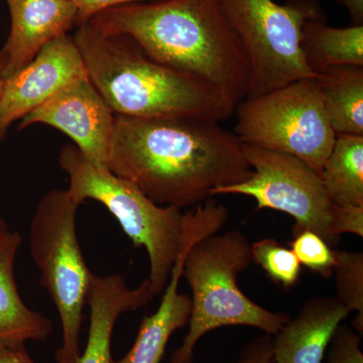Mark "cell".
<instances>
[{"label":"cell","mask_w":363,"mask_h":363,"mask_svg":"<svg viewBox=\"0 0 363 363\" xmlns=\"http://www.w3.org/2000/svg\"><path fill=\"white\" fill-rule=\"evenodd\" d=\"M108 169L160 206L179 209L252 175L235 133L218 121L186 116L116 114Z\"/></svg>","instance_id":"1"},{"label":"cell","mask_w":363,"mask_h":363,"mask_svg":"<svg viewBox=\"0 0 363 363\" xmlns=\"http://www.w3.org/2000/svg\"><path fill=\"white\" fill-rule=\"evenodd\" d=\"M87 23L123 35L162 65L201 79L234 108L247 98L250 62L220 0H154L112 7Z\"/></svg>","instance_id":"2"},{"label":"cell","mask_w":363,"mask_h":363,"mask_svg":"<svg viewBox=\"0 0 363 363\" xmlns=\"http://www.w3.org/2000/svg\"><path fill=\"white\" fill-rule=\"evenodd\" d=\"M73 38L88 77L116 116L220 123L233 114L235 108L211 85L155 61L126 35L99 32L85 23Z\"/></svg>","instance_id":"3"},{"label":"cell","mask_w":363,"mask_h":363,"mask_svg":"<svg viewBox=\"0 0 363 363\" xmlns=\"http://www.w3.org/2000/svg\"><path fill=\"white\" fill-rule=\"evenodd\" d=\"M219 233L195 242L184 260L192 313L188 333L172 353L171 363L194 362L200 339L221 327H253L274 336L291 319L288 313L269 311L243 294L238 277L252 262V243L238 229Z\"/></svg>","instance_id":"4"},{"label":"cell","mask_w":363,"mask_h":363,"mask_svg":"<svg viewBox=\"0 0 363 363\" xmlns=\"http://www.w3.org/2000/svg\"><path fill=\"white\" fill-rule=\"evenodd\" d=\"M59 164L69 177L67 190L74 202L101 203L133 245L145 248L150 262L147 279L155 297L161 295L183 250L185 213L179 208L156 204L135 184L93 164L75 145L62 147Z\"/></svg>","instance_id":"5"},{"label":"cell","mask_w":363,"mask_h":363,"mask_svg":"<svg viewBox=\"0 0 363 363\" xmlns=\"http://www.w3.org/2000/svg\"><path fill=\"white\" fill-rule=\"evenodd\" d=\"M79 206L68 190L54 189L43 196L30 222V253L61 319L58 363H77L80 357L79 336L92 276L79 245Z\"/></svg>","instance_id":"6"},{"label":"cell","mask_w":363,"mask_h":363,"mask_svg":"<svg viewBox=\"0 0 363 363\" xmlns=\"http://www.w3.org/2000/svg\"><path fill=\"white\" fill-rule=\"evenodd\" d=\"M250 62L247 98L262 96L303 79L316 78L301 50L307 21H323L316 0H220Z\"/></svg>","instance_id":"7"},{"label":"cell","mask_w":363,"mask_h":363,"mask_svg":"<svg viewBox=\"0 0 363 363\" xmlns=\"http://www.w3.org/2000/svg\"><path fill=\"white\" fill-rule=\"evenodd\" d=\"M235 135L245 145L292 155L322 175L335 143L316 78L303 79L236 105Z\"/></svg>","instance_id":"8"},{"label":"cell","mask_w":363,"mask_h":363,"mask_svg":"<svg viewBox=\"0 0 363 363\" xmlns=\"http://www.w3.org/2000/svg\"><path fill=\"white\" fill-rule=\"evenodd\" d=\"M243 155L252 169L247 180L215 189V195H245L257 201V210L272 209L295 220L294 235L310 230L328 245H338L333 233L335 204L325 190L321 176L303 160L292 155L242 143Z\"/></svg>","instance_id":"9"},{"label":"cell","mask_w":363,"mask_h":363,"mask_svg":"<svg viewBox=\"0 0 363 363\" xmlns=\"http://www.w3.org/2000/svg\"><path fill=\"white\" fill-rule=\"evenodd\" d=\"M185 220L183 250L162 292L161 304L154 314L143 318L133 347L116 363H161L169 338L190 321L192 298L187 294L179 292L184 260L195 242L219 233L226 223L227 217L222 208L214 203L205 202L185 213Z\"/></svg>","instance_id":"10"},{"label":"cell","mask_w":363,"mask_h":363,"mask_svg":"<svg viewBox=\"0 0 363 363\" xmlns=\"http://www.w3.org/2000/svg\"><path fill=\"white\" fill-rule=\"evenodd\" d=\"M116 114L89 77L66 86L21 119L18 130L33 124L52 126L96 166L108 169Z\"/></svg>","instance_id":"11"},{"label":"cell","mask_w":363,"mask_h":363,"mask_svg":"<svg viewBox=\"0 0 363 363\" xmlns=\"http://www.w3.org/2000/svg\"><path fill=\"white\" fill-rule=\"evenodd\" d=\"M84 60L73 37L61 35L43 48L18 73L4 80L0 94V140L9 128L60 90L87 78Z\"/></svg>","instance_id":"12"},{"label":"cell","mask_w":363,"mask_h":363,"mask_svg":"<svg viewBox=\"0 0 363 363\" xmlns=\"http://www.w3.org/2000/svg\"><path fill=\"white\" fill-rule=\"evenodd\" d=\"M11 30L2 48L6 66L0 78L18 73L51 40L76 26L77 9L72 0H6Z\"/></svg>","instance_id":"13"},{"label":"cell","mask_w":363,"mask_h":363,"mask_svg":"<svg viewBox=\"0 0 363 363\" xmlns=\"http://www.w3.org/2000/svg\"><path fill=\"white\" fill-rule=\"evenodd\" d=\"M155 298L149 279L130 289L121 274H92L87 294L90 324L84 352L77 363H116L111 355V339L118 318L142 309Z\"/></svg>","instance_id":"14"},{"label":"cell","mask_w":363,"mask_h":363,"mask_svg":"<svg viewBox=\"0 0 363 363\" xmlns=\"http://www.w3.org/2000/svg\"><path fill=\"white\" fill-rule=\"evenodd\" d=\"M350 314L336 297H312L274 336V363H323L339 325Z\"/></svg>","instance_id":"15"},{"label":"cell","mask_w":363,"mask_h":363,"mask_svg":"<svg viewBox=\"0 0 363 363\" xmlns=\"http://www.w3.org/2000/svg\"><path fill=\"white\" fill-rule=\"evenodd\" d=\"M23 238L16 231L0 235V345H26L45 341L54 330L52 322L30 309L21 300L14 279V262Z\"/></svg>","instance_id":"16"},{"label":"cell","mask_w":363,"mask_h":363,"mask_svg":"<svg viewBox=\"0 0 363 363\" xmlns=\"http://www.w3.org/2000/svg\"><path fill=\"white\" fill-rule=\"evenodd\" d=\"M317 81L334 133L363 135V67H333L317 74Z\"/></svg>","instance_id":"17"},{"label":"cell","mask_w":363,"mask_h":363,"mask_svg":"<svg viewBox=\"0 0 363 363\" xmlns=\"http://www.w3.org/2000/svg\"><path fill=\"white\" fill-rule=\"evenodd\" d=\"M301 50L316 75L333 67H363V25L332 28L323 21H307L301 35Z\"/></svg>","instance_id":"18"},{"label":"cell","mask_w":363,"mask_h":363,"mask_svg":"<svg viewBox=\"0 0 363 363\" xmlns=\"http://www.w3.org/2000/svg\"><path fill=\"white\" fill-rule=\"evenodd\" d=\"M321 179L333 204L363 207V135H336Z\"/></svg>","instance_id":"19"},{"label":"cell","mask_w":363,"mask_h":363,"mask_svg":"<svg viewBox=\"0 0 363 363\" xmlns=\"http://www.w3.org/2000/svg\"><path fill=\"white\" fill-rule=\"evenodd\" d=\"M333 274L335 277L336 298L350 309L357 312L353 329L363 333V253L333 250Z\"/></svg>","instance_id":"20"},{"label":"cell","mask_w":363,"mask_h":363,"mask_svg":"<svg viewBox=\"0 0 363 363\" xmlns=\"http://www.w3.org/2000/svg\"><path fill=\"white\" fill-rule=\"evenodd\" d=\"M252 262L259 264L274 283L290 290L297 285L301 266L291 248L283 247L274 238H266L252 245Z\"/></svg>","instance_id":"21"},{"label":"cell","mask_w":363,"mask_h":363,"mask_svg":"<svg viewBox=\"0 0 363 363\" xmlns=\"http://www.w3.org/2000/svg\"><path fill=\"white\" fill-rule=\"evenodd\" d=\"M290 247L300 264L310 271L323 278H330L333 274V250L321 236L310 230L300 231L294 235Z\"/></svg>","instance_id":"22"},{"label":"cell","mask_w":363,"mask_h":363,"mask_svg":"<svg viewBox=\"0 0 363 363\" xmlns=\"http://www.w3.org/2000/svg\"><path fill=\"white\" fill-rule=\"evenodd\" d=\"M362 335L348 325L340 324L329 344L326 363H363Z\"/></svg>","instance_id":"23"},{"label":"cell","mask_w":363,"mask_h":363,"mask_svg":"<svg viewBox=\"0 0 363 363\" xmlns=\"http://www.w3.org/2000/svg\"><path fill=\"white\" fill-rule=\"evenodd\" d=\"M333 233L339 238L346 233L363 238V207L336 205L333 216Z\"/></svg>","instance_id":"24"},{"label":"cell","mask_w":363,"mask_h":363,"mask_svg":"<svg viewBox=\"0 0 363 363\" xmlns=\"http://www.w3.org/2000/svg\"><path fill=\"white\" fill-rule=\"evenodd\" d=\"M235 363H274V336L264 334L240 350Z\"/></svg>","instance_id":"25"},{"label":"cell","mask_w":363,"mask_h":363,"mask_svg":"<svg viewBox=\"0 0 363 363\" xmlns=\"http://www.w3.org/2000/svg\"><path fill=\"white\" fill-rule=\"evenodd\" d=\"M77 9L76 26L85 25L96 14L124 4L136 2L154 1V0H72Z\"/></svg>","instance_id":"26"},{"label":"cell","mask_w":363,"mask_h":363,"mask_svg":"<svg viewBox=\"0 0 363 363\" xmlns=\"http://www.w3.org/2000/svg\"><path fill=\"white\" fill-rule=\"evenodd\" d=\"M0 363H35L26 350V345H0Z\"/></svg>","instance_id":"27"},{"label":"cell","mask_w":363,"mask_h":363,"mask_svg":"<svg viewBox=\"0 0 363 363\" xmlns=\"http://www.w3.org/2000/svg\"><path fill=\"white\" fill-rule=\"evenodd\" d=\"M350 13L351 25H363V0H336Z\"/></svg>","instance_id":"28"},{"label":"cell","mask_w":363,"mask_h":363,"mask_svg":"<svg viewBox=\"0 0 363 363\" xmlns=\"http://www.w3.org/2000/svg\"><path fill=\"white\" fill-rule=\"evenodd\" d=\"M4 66H6V56H4L2 50H0V75H1L2 71H4Z\"/></svg>","instance_id":"29"},{"label":"cell","mask_w":363,"mask_h":363,"mask_svg":"<svg viewBox=\"0 0 363 363\" xmlns=\"http://www.w3.org/2000/svg\"><path fill=\"white\" fill-rule=\"evenodd\" d=\"M7 230H9V226H7V224L4 222V219L0 217V235L6 233Z\"/></svg>","instance_id":"30"},{"label":"cell","mask_w":363,"mask_h":363,"mask_svg":"<svg viewBox=\"0 0 363 363\" xmlns=\"http://www.w3.org/2000/svg\"><path fill=\"white\" fill-rule=\"evenodd\" d=\"M2 85H4V80H2L1 78H0V94H1Z\"/></svg>","instance_id":"31"}]
</instances>
